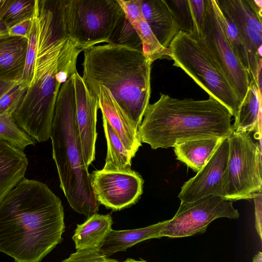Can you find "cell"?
<instances>
[{"label": "cell", "mask_w": 262, "mask_h": 262, "mask_svg": "<svg viewBox=\"0 0 262 262\" xmlns=\"http://www.w3.org/2000/svg\"><path fill=\"white\" fill-rule=\"evenodd\" d=\"M113 223L110 214L95 213L87 218L83 223L77 225L72 237L76 250L98 249L112 229Z\"/></svg>", "instance_id": "cell-22"}, {"label": "cell", "mask_w": 262, "mask_h": 262, "mask_svg": "<svg viewBox=\"0 0 262 262\" xmlns=\"http://www.w3.org/2000/svg\"><path fill=\"white\" fill-rule=\"evenodd\" d=\"M13 0H0V35L8 34L9 29L7 27L4 17Z\"/></svg>", "instance_id": "cell-35"}, {"label": "cell", "mask_w": 262, "mask_h": 262, "mask_svg": "<svg viewBox=\"0 0 262 262\" xmlns=\"http://www.w3.org/2000/svg\"><path fill=\"white\" fill-rule=\"evenodd\" d=\"M224 139L204 138L181 142L173 146L174 152L177 160L198 172L205 165Z\"/></svg>", "instance_id": "cell-21"}, {"label": "cell", "mask_w": 262, "mask_h": 262, "mask_svg": "<svg viewBox=\"0 0 262 262\" xmlns=\"http://www.w3.org/2000/svg\"><path fill=\"white\" fill-rule=\"evenodd\" d=\"M252 262H262V253L258 252L253 258Z\"/></svg>", "instance_id": "cell-39"}, {"label": "cell", "mask_w": 262, "mask_h": 262, "mask_svg": "<svg viewBox=\"0 0 262 262\" xmlns=\"http://www.w3.org/2000/svg\"><path fill=\"white\" fill-rule=\"evenodd\" d=\"M180 31L190 35L193 22L189 0H164Z\"/></svg>", "instance_id": "cell-27"}, {"label": "cell", "mask_w": 262, "mask_h": 262, "mask_svg": "<svg viewBox=\"0 0 262 262\" xmlns=\"http://www.w3.org/2000/svg\"><path fill=\"white\" fill-rule=\"evenodd\" d=\"M189 3L193 22V32L190 35L193 37L201 36L206 13V1L189 0Z\"/></svg>", "instance_id": "cell-33"}, {"label": "cell", "mask_w": 262, "mask_h": 262, "mask_svg": "<svg viewBox=\"0 0 262 262\" xmlns=\"http://www.w3.org/2000/svg\"><path fill=\"white\" fill-rule=\"evenodd\" d=\"M258 203H255V228L257 231V232L259 236L260 239L261 240L262 237V232H261V200L259 201V202Z\"/></svg>", "instance_id": "cell-36"}, {"label": "cell", "mask_w": 262, "mask_h": 262, "mask_svg": "<svg viewBox=\"0 0 262 262\" xmlns=\"http://www.w3.org/2000/svg\"><path fill=\"white\" fill-rule=\"evenodd\" d=\"M28 39L0 35V80L20 81L25 68Z\"/></svg>", "instance_id": "cell-18"}, {"label": "cell", "mask_w": 262, "mask_h": 262, "mask_svg": "<svg viewBox=\"0 0 262 262\" xmlns=\"http://www.w3.org/2000/svg\"><path fill=\"white\" fill-rule=\"evenodd\" d=\"M19 81L0 80V99Z\"/></svg>", "instance_id": "cell-37"}, {"label": "cell", "mask_w": 262, "mask_h": 262, "mask_svg": "<svg viewBox=\"0 0 262 262\" xmlns=\"http://www.w3.org/2000/svg\"><path fill=\"white\" fill-rule=\"evenodd\" d=\"M205 1L202 35L194 38L220 67L242 102L250 81L248 73L226 36L217 16L216 1Z\"/></svg>", "instance_id": "cell-9"}, {"label": "cell", "mask_w": 262, "mask_h": 262, "mask_svg": "<svg viewBox=\"0 0 262 262\" xmlns=\"http://www.w3.org/2000/svg\"><path fill=\"white\" fill-rule=\"evenodd\" d=\"M28 88L20 81L0 99V114L13 116Z\"/></svg>", "instance_id": "cell-31"}, {"label": "cell", "mask_w": 262, "mask_h": 262, "mask_svg": "<svg viewBox=\"0 0 262 262\" xmlns=\"http://www.w3.org/2000/svg\"><path fill=\"white\" fill-rule=\"evenodd\" d=\"M239 216L232 201L220 196H206L193 202L181 203L174 216L167 221L160 236L180 238L202 234L216 219H237Z\"/></svg>", "instance_id": "cell-10"}, {"label": "cell", "mask_w": 262, "mask_h": 262, "mask_svg": "<svg viewBox=\"0 0 262 262\" xmlns=\"http://www.w3.org/2000/svg\"><path fill=\"white\" fill-rule=\"evenodd\" d=\"M60 187L71 207L87 218L97 213L96 199L78 140L73 76L60 86L50 137Z\"/></svg>", "instance_id": "cell-5"}, {"label": "cell", "mask_w": 262, "mask_h": 262, "mask_svg": "<svg viewBox=\"0 0 262 262\" xmlns=\"http://www.w3.org/2000/svg\"><path fill=\"white\" fill-rule=\"evenodd\" d=\"M0 138L23 151L36 143L17 125L13 116L5 114H0Z\"/></svg>", "instance_id": "cell-26"}, {"label": "cell", "mask_w": 262, "mask_h": 262, "mask_svg": "<svg viewBox=\"0 0 262 262\" xmlns=\"http://www.w3.org/2000/svg\"><path fill=\"white\" fill-rule=\"evenodd\" d=\"M126 18L138 35L145 56L152 63L157 59L171 60L168 48L162 46L143 17L141 0H117Z\"/></svg>", "instance_id": "cell-16"}, {"label": "cell", "mask_w": 262, "mask_h": 262, "mask_svg": "<svg viewBox=\"0 0 262 262\" xmlns=\"http://www.w3.org/2000/svg\"><path fill=\"white\" fill-rule=\"evenodd\" d=\"M61 262H119L108 258L99 252L97 249H78L69 257Z\"/></svg>", "instance_id": "cell-32"}, {"label": "cell", "mask_w": 262, "mask_h": 262, "mask_svg": "<svg viewBox=\"0 0 262 262\" xmlns=\"http://www.w3.org/2000/svg\"><path fill=\"white\" fill-rule=\"evenodd\" d=\"M246 2L255 14L261 19L262 1L246 0Z\"/></svg>", "instance_id": "cell-38"}, {"label": "cell", "mask_w": 262, "mask_h": 262, "mask_svg": "<svg viewBox=\"0 0 262 262\" xmlns=\"http://www.w3.org/2000/svg\"><path fill=\"white\" fill-rule=\"evenodd\" d=\"M94 195L100 204L118 211L136 204L143 193L144 180L136 171L96 170L90 174Z\"/></svg>", "instance_id": "cell-11"}, {"label": "cell", "mask_w": 262, "mask_h": 262, "mask_svg": "<svg viewBox=\"0 0 262 262\" xmlns=\"http://www.w3.org/2000/svg\"><path fill=\"white\" fill-rule=\"evenodd\" d=\"M36 10V0H13L4 17L8 29L28 19L32 18Z\"/></svg>", "instance_id": "cell-28"}, {"label": "cell", "mask_w": 262, "mask_h": 262, "mask_svg": "<svg viewBox=\"0 0 262 262\" xmlns=\"http://www.w3.org/2000/svg\"><path fill=\"white\" fill-rule=\"evenodd\" d=\"M142 15L160 44L168 48L180 31L164 0H141Z\"/></svg>", "instance_id": "cell-19"}, {"label": "cell", "mask_w": 262, "mask_h": 262, "mask_svg": "<svg viewBox=\"0 0 262 262\" xmlns=\"http://www.w3.org/2000/svg\"><path fill=\"white\" fill-rule=\"evenodd\" d=\"M108 43L125 45L143 52L141 41L125 14L114 30Z\"/></svg>", "instance_id": "cell-29"}, {"label": "cell", "mask_w": 262, "mask_h": 262, "mask_svg": "<svg viewBox=\"0 0 262 262\" xmlns=\"http://www.w3.org/2000/svg\"><path fill=\"white\" fill-rule=\"evenodd\" d=\"M173 66L182 69L210 96L236 117L241 102L227 77L199 42L179 31L168 47Z\"/></svg>", "instance_id": "cell-6"}, {"label": "cell", "mask_w": 262, "mask_h": 262, "mask_svg": "<svg viewBox=\"0 0 262 262\" xmlns=\"http://www.w3.org/2000/svg\"><path fill=\"white\" fill-rule=\"evenodd\" d=\"M122 262H147L145 260L141 259L140 260H136L133 258H128L126 259L125 260Z\"/></svg>", "instance_id": "cell-40"}, {"label": "cell", "mask_w": 262, "mask_h": 262, "mask_svg": "<svg viewBox=\"0 0 262 262\" xmlns=\"http://www.w3.org/2000/svg\"><path fill=\"white\" fill-rule=\"evenodd\" d=\"M37 26L33 78L13 118L32 139L42 142L50 137L60 86L77 72V59L81 51L49 19H38Z\"/></svg>", "instance_id": "cell-2"}, {"label": "cell", "mask_w": 262, "mask_h": 262, "mask_svg": "<svg viewBox=\"0 0 262 262\" xmlns=\"http://www.w3.org/2000/svg\"><path fill=\"white\" fill-rule=\"evenodd\" d=\"M228 108L210 96L207 100L179 99L161 93L149 104L138 136L152 149L167 148L192 139L227 138L234 132Z\"/></svg>", "instance_id": "cell-4"}, {"label": "cell", "mask_w": 262, "mask_h": 262, "mask_svg": "<svg viewBox=\"0 0 262 262\" xmlns=\"http://www.w3.org/2000/svg\"><path fill=\"white\" fill-rule=\"evenodd\" d=\"M37 26L34 14L32 18L30 33L28 39L25 68L20 83L29 88L31 83L37 50Z\"/></svg>", "instance_id": "cell-30"}, {"label": "cell", "mask_w": 262, "mask_h": 262, "mask_svg": "<svg viewBox=\"0 0 262 262\" xmlns=\"http://www.w3.org/2000/svg\"><path fill=\"white\" fill-rule=\"evenodd\" d=\"M261 116V94L256 82L250 80L233 124L235 132L249 133L258 127Z\"/></svg>", "instance_id": "cell-23"}, {"label": "cell", "mask_w": 262, "mask_h": 262, "mask_svg": "<svg viewBox=\"0 0 262 262\" xmlns=\"http://www.w3.org/2000/svg\"><path fill=\"white\" fill-rule=\"evenodd\" d=\"M229 155V143L224 139L196 174L185 182L178 197L181 204L210 196H222L223 178Z\"/></svg>", "instance_id": "cell-13"}, {"label": "cell", "mask_w": 262, "mask_h": 262, "mask_svg": "<svg viewBox=\"0 0 262 262\" xmlns=\"http://www.w3.org/2000/svg\"><path fill=\"white\" fill-rule=\"evenodd\" d=\"M152 62L142 51L107 43L84 51L82 78L92 93L100 86L111 92L138 132L150 97Z\"/></svg>", "instance_id": "cell-3"}, {"label": "cell", "mask_w": 262, "mask_h": 262, "mask_svg": "<svg viewBox=\"0 0 262 262\" xmlns=\"http://www.w3.org/2000/svg\"><path fill=\"white\" fill-rule=\"evenodd\" d=\"M98 100V106L111 126L134 158L142 146L137 131L131 125L110 91L103 86H99L91 93Z\"/></svg>", "instance_id": "cell-15"}, {"label": "cell", "mask_w": 262, "mask_h": 262, "mask_svg": "<svg viewBox=\"0 0 262 262\" xmlns=\"http://www.w3.org/2000/svg\"><path fill=\"white\" fill-rule=\"evenodd\" d=\"M28 166L24 151L0 138V204L25 178Z\"/></svg>", "instance_id": "cell-17"}, {"label": "cell", "mask_w": 262, "mask_h": 262, "mask_svg": "<svg viewBox=\"0 0 262 262\" xmlns=\"http://www.w3.org/2000/svg\"><path fill=\"white\" fill-rule=\"evenodd\" d=\"M32 18L25 20L11 27L8 30V34L10 35L20 36L28 39L31 31Z\"/></svg>", "instance_id": "cell-34"}, {"label": "cell", "mask_w": 262, "mask_h": 262, "mask_svg": "<svg viewBox=\"0 0 262 262\" xmlns=\"http://www.w3.org/2000/svg\"><path fill=\"white\" fill-rule=\"evenodd\" d=\"M216 1L221 10L236 27L245 43L249 58V78L256 81L258 64L262 60L261 19L246 0Z\"/></svg>", "instance_id": "cell-12"}, {"label": "cell", "mask_w": 262, "mask_h": 262, "mask_svg": "<svg viewBox=\"0 0 262 262\" xmlns=\"http://www.w3.org/2000/svg\"><path fill=\"white\" fill-rule=\"evenodd\" d=\"M102 121L107 142V153L103 169L116 172L130 171L132 155L103 115Z\"/></svg>", "instance_id": "cell-24"}, {"label": "cell", "mask_w": 262, "mask_h": 262, "mask_svg": "<svg viewBox=\"0 0 262 262\" xmlns=\"http://www.w3.org/2000/svg\"><path fill=\"white\" fill-rule=\"evenodd\" d=\"M76 100L78 140L85 165L89 168L95 159L97 114L98 102L86 86L78 72L73 75Z\"/></svg>", "instance_id": "cell-14"}, {"label": "cell", "mask_w": 262, "mask_h": 262, "mask_svg": "<svg viewBox=\"0 0 262 262\" xmlns=\"http://www.w3.org/2000/svg\"><path fill=\"white\" fill-rule=\"evenodd\" d=\"M216 8L218 17L228 40L243 66L249 73L250 69L249 55L242 37L234 25L221 10L216 1Z\"/></svg>", "instance_id": "cell-25"}, {"label": "cell", "mask_w": 262, "mask_h": 262, "mask_svg": "<svg viewBox=\"0 0 262 262\" xmlns=\"http://www.w3.org/2000/svg\"><path fill=\"white\" fill-rule=\"evenodd\" d=\"M167 221L138 229L123 230L112 229L98 250L100 253L108 257L116 252L125 251L144 241L160 238V233Z\"/></svg>", "instance_id": "cell-20"}, {"label": "cell", "mask_w": 262, "mask_h": 262, "mask_svg": "<svg viewBox=\"0 0 262 262\" xmlns=\"http://www.w3.org/2000/svg\"><path fill=\"white\" fill-rule=\"evenodd\" d=\"M229 155L222 183V197L230 201L261 195V150L249 133L233 132L228 137Z\"/></svg>", "instance_id": "cell-8"}, {"label": "cell", "mask_w": 262, "mask_h": 262, "mask_svg": "<svg viewBox=\"0 0 262 262\" xmlns=\"http://www.w3.org/2000/svg\"><path fill=\"white\" fill-rule=\"evenodd\" d=\"M69 37L82 51L110 40L124 13L117 0H62Z\"/></svg>", "instance_id": "cell-7"}, {"label": "cell", "mask_w": 262, "mask_h": 262, "mask_svg": "<svg viewBox=\"0 0 262 262\" xmlns=\"http://www.w3.org/2000/svg\"><path fill=\"white\" fill-rule=\"evenodd\" d=\"M64 229L61 201L41 182L24 178L0 204V252L15 262H41Z\"/></svg>", "instance_id": "cell-1"}]
</instances>
